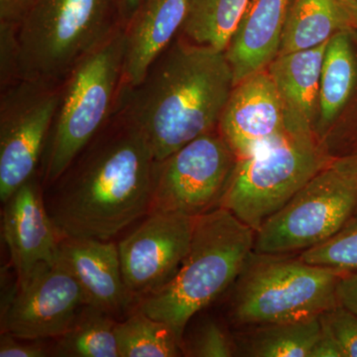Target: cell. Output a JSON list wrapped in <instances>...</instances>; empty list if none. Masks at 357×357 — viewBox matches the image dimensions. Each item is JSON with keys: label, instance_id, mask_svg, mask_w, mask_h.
I'll return each instance as SVG.
<instances>
[{"label": "cell", "instance_id": "1", "mask_svg": "<svg viewBox=\"0 0 357 357\" xmlns=\"http://www.w3.org/2000/svg\"><path fill=\"white\" fill-rule=\"evenodd\" d=\"M157 161L142 134L114 112L44 190L59 236L110 241L151 211Z\"/></svg>", "mask_w": 357, "mask_h": 357}, {"label": "cell", "instance_id": "33", "mask_svg": "<svg viewBox=\"0 0 357 357\" xmlns=\"http://www.w3.org/2000/svg\"><path fill=\"white\" fill-rule=\"evenodd\" d=\"M331 165L357 185V152L333 158Z\"/></svg>", "mask_w": 357, "mask_h": 357}, {"label": "cell", "instance_id": "5", "mask_svg": "<svg viewBox=\"0 0 357 357\" xmlns=\"http://www.w3.org/2000/svg\"><path fill=\"white\" fill-rule=\"evenodd\" d=\"M342 273L290 255L253 251L232 287L227 318L237 328L319 317L338 305Z\"/></svg>", "mask_w": 357, "mask_h": 357}, {"label": "cell", "instance_id": "20", "mask_svg": "<svg viewBox=\"0 0 357 357\" xmlns=\"http://www.w3.org/2000/svg\"><path fill=\"white\" fill-rule=\"evenodd\" d=\"M321 333L319 317L244 326L234 333L237 356L310 357Z\"/></svg>", "mask_w": 357, "mask_h": 357}, {"label": "cell", "instance_id": "6", "mask_svg": "<svg viewBox=\"0 0 357 357\" xmlns=\"http://www.w3.org/2000/svg\"><path fill=\"white\" fill-rule=\"evenodd\" d=\"M121 29L117 0H35L17 26L20 79L62 81Z\"/></svg>", "mask_w": 357, "mask_h": 357}, {"label": "cell", "instance_id": "21", "mask_svg": "<svg viewBox=\"0 0 357 357\" xmlns=\"http://www.w3.org/2000/svg\"><path fill=\"white\" fill-rule=\"evenodd\" d=\"M357 64L349 31L333 35L326 45L319 84V126L328 128L337 119L356 86Z\"/></svg>", "mask_w": 357, "mask_h": 357}, {"label": "cell", "instance_id": "29", "mask_svg": "<svg viewBox=\"0 0 357 357\" xmlns=\"http://www.w3.org/2000/svg\"><path fill=\"white\" fill-rule=\"evenodd\" d=\"M44 340H24L10 333H1L0 357H46L52 351L44 344Z\"/></svg>", "mask_w": 357, "mask_h": 357}, {"label": "cell", "instance_id": "35", "mask_svg": "<svg viewBox=\"0 0 357 357\" xmlns=\"http://www.w3.org/2000/svg\"><path fill=\"white\" fill-rule=\"evenodd\" d=\"M342 1L344 2L347 10L351 14L354 23L357 26V0H342Z\"/></svg>", "mask_w": 357, "mask_h": 357}, {"label": "cell", "instance_id": "14", "mask_svg": "<svg viewBox=\"0 0 357 357\" xmlns=\"http://www.w3.org/2000/svg\"><path fill=\"white\" fill-rule=\"evenodd\" d=\"M3 204L2 234L21 284L39 264L57 261L61 237L47 211L39 174Z\"/></svg>", "mask_w": 357, "mask_h": 357}, {"label": "cell", "instance_id": "3", "mask_svg": "<svg viewBox=\"0 0 357 357\" xmlns=\"http://www.w3.org/2000/svg\"><path fill=\"white\" fill-rule=\"evenodd\" d=\"M255 236L222 206L195 218L191 246L177 274L133 309L168 324L182 349L185 326L234 285L255 251Z\"/></svg>", "mask_w": 357, "mask_h": 357}, {"label": "cell", "instance_id": "9", "mask_svg": "<svg viewBox=\"0 0 357 357\" xmlns=\"http://www.w3.org/2000/svg\"><path fill=\"white\" fill-rule=\"evenodd\" d=\"M62 81L20 79L0 89V199L38 174Z\"/></svg>", "mask_w": 357, "mask_h": 357}, {"label": "cell", "instance_id": "34", "mask_svg": "<svg viewBox=\"0 0 357 357\" xmlns=\"http://www.w3.org/2000/svg\"><path fill=\"white\" fill-rule=\"evenodd\" d=\"M117 1H119V11H121L122 24L124 28L132 18L142 0H117Z\"/></svg>", "mask_w": 357, "mask_h": 357}, {"label": "cell", "instance_id": "16", "mask_svg": "<svg viewBox=\"0 0 357 357\" xmlns=\"http://www.w3.org/2000/svg\"><path fill=\"white\" fill-rule=\"evenodd\" d=\"M189 0H142L123 28L122 86L139 83L150 65L178 36Z\"/></svg>", "mask_w": 357, "mask_h": 357}, {"label": "cell", "instance_id": "22", "mask_svg": "<svg viewBox=\"0 0 357 357\" xmlns=\"http://www.w3.org/2000/svg\"><path fill=\"white\" fill-rule=\"evenodd\" d=\"M248 3V0H189L178 35L191 43L225 52Z\"/></svg>", "mask_w": 357, "mask_h": 357}, {"label": "cell", "instance_id": "15", "mask_svg": "<svg viewBox=\"0 0 357 357\" xmlns=\"http://www.w3.org/2000/svg\"><path fill=\"white\" fill-rule=\"evenodd\" d=\"M59 257L79 282L89 305L114 317L135 307L124 284L117 244L64 237L59 245Z\"/></svg>", "mask_w": 357, "mask_h": 357}, {"label": "cell", "instance_id": "10", "mask_svg": "<svg viewBox=\"0 0 357 357\" xmlns=\"http://www.w3.org/2000/svg\"><path fill=\"white\" fill-rule=\"evenodd\" d=\"M236 163L218 128L190 141L157 163L151 211L197 218L220 208Z\"/></svg>", "mask_w": 357, "mask_h": 357}, {"label": "cell", "instance_id": "31", "mask_svg": "<svg viewBox=\"0 0 357 357\" xmlns=\"http://www.w3.org/2000/svg\"><path fill=\"white\" fill-rule=\"evenodd\" d=\"M338 305L357 314V270L340 277L337 288Z\"/></svg>", "mask_w": 357, "mask_h": 357}, {"label": "cell", "instance_id": "4", "mask_svg": "<svg viewBox=\"0 0 357 357\" xmlns=\"http://www.w3.org/2000/svg\"><path fill=\"white\" fill-rule=\"evenodd\" d=\"M124 33L119 30L68 73L45 144L39 177L48 189L114 114L123 83Z\"/></svg>", "mask_w": 357, "mask_h": 357}, {"label": "cell", "instance_id": "28", "mask_svg": "<svg viewBox=\"0 0 357 357\" xmlns=\"http://www.w3.org/2000/svg\"><path fill=\"white\" fill-rule=\"evenodd\" d=\"M20 79L17 26L0 23V89Z\"/></svg>", "mask_w": 357, "mask_h": 357}, {"label": "cell", "instance_id": "8", "mask_svg": "<svg viewBox=\"0 0 357 357\" xmlns=\"http://www.w3.org/2000/svg\"><path fill=\"white\" fill-rule=\"evenodd\" d=\"M357 210V185L326 167L256 230L255 252L292 255L325 243Z\"/></svg>", "mask_w": 357, "mask_h": 357}, {"label": "cell", "instance_id": "24", "mask_svg": "<svg viewBox=\"0 0 357 357\" xmlns=\"http://www.w3.org/2000/svg\"><path fill=\"white\" fill-rule=\"evenodd\" d=\"M114 330L119 357L183 356L173 328L140 310L133 309L128 319L117 321Z\"/></svg>", "mask_w": 357, "mask_h": 357}, {"label": "cell", "instance_id": "25", "mask_svg": "<svg viewBox=\"0 0 357 357\" xmlns=\"http://www.w3.org/2000/svg\"><path fill=\"white\" fill-rule=\"evenodd\" d=\"M198 312L185 326L182 338L183 356L189 357L237 356L234 333L220 319Z\"/></svg>", "mask_w": 357, "mask_h": 357}, {"label": "cell", "instance_id": "2", "mask_svg": "<svg viewBox=\"0 0 357 357\" xmlns=\"http://www.w3.org/2000/svg\"><path fill=\"white\" fill-rule=\"evenodd\" d=\"M234 88L225 52L178 34L139 83L121 86L114 112L142 134L155 159L162 161L218 129Z\"/></svg>", "mask_w": 357, "mask_h": 357}, {"label": "cell", "instance_id": "12", "mask_svg": "<svg viewBox=\"0 0 357 357\" xmlns=\"http://www.w3.org/2000/svg\"><path fill=\"white\" fill-rule=\"evenodd\" d=\"M86 294L59 259L42 263L23 283L1 319V333L24 340H48L64 335L83 307Z\"/></svg>", "mask_w": 357, "mask_h": 357}, {"label": "cell", "instance_id": "32", "mask_svg": "<svg viewBox=\"0 0 357 357\" xmlns=\"http://www.w3.org/2000/svg\"><path fill=\"white\" fill-rule=\"evenodd\" d=\"M310 357H344L338 345L330 335L321 332L312 347Z\"/></svg>", "mask_w": 357, "mask_h": 357}, {"label": "cell", "instance_id": "26", "mask_svg": "<svg viewBox=\"0 0 357 357\" xmlns=\"http://www.w3.org/2000/svg\"><path fill=\"white\" fill-rule=\"evenodd\" d=\"M310 264L335 268L342 273L357 270V210L335 236L301 252Z\"/></svg>", "mask_w": 357, "mask_h": 357}, {"label": "cell", "instance_id": "18", "mask_svg": "<svg viewBox=\"0 0 357 357\" xmlns=\"http://www.w3.org/2000/svg\"><path fill=\"white\" fill-rule=\"evenodd\" d=\"M326 43L278 55L267 67L291 119L298 128L314 131L319 114V84Z\"/></svg>", "mask_w": 357, "mask_h": 357}, {"label": "cell", "instance_id": "19", "mask_svg": "<svg viewBox=\"0 0 357 357\" xmlns=\"http://www.w3.org/2000/svg\"><path fill=\"white\" fill-rule=\"evenodd\" d=\"M354 27V18L342 0H291L278 55L314 48Z\"/></svg>", "mask_w": 357, "mask_h": 357}, {"label": "cell", "instance_id": "30", "mask_svg": "<svg viewBox=\"0 0 357 357\" xmlns=\"http://www.w3.org/2000/svg\"><path fill=\"white\" fill-rule=\"evenodd\" d=\"M35 0H0V23L18 26Z\"/></svg>", "mask_w": 357, "mask_h": 357}, {"label": "cell", "instance_id": "11", "mask_svg": "<svg viewBox=\"0 0 357 357\" xmlns=\"http://www.w3.org/2000/svg\"><path fill=\"white\" fill-rule=\"evenodd\" d=\"M194 222L177 211H150L117 244L124 284L135 305L177 274L191 246Z\"/></svg>", "mask_w": 357, "mask_h": 357}, {"label": "cell", "instance_id": "23", "mask_svg": "<svg viewBox=\"0 0 357 357\" xmlns=\"http://www.w3.org/2000/svg\"><path fill=\"white\" fill-rule=\"evenodd\" d=\"M116 323L109 312L86 305L69 330L56 338L52 356L119 357L114 330Z\"/></svg>", "mask_w": 357, "mask_h": 357}, {"label": "cell", "instance_id": "7", "mask_svg": "<svg viewBox=\"0 0 357 357\" xmlns=\"http://www.w3.org/2000/svg\"><path fill=\"white\" fill-rule=\"evenodd\" d=\"M332 160L314 132L292 134L237 160L220 206L256 231Z\"/></svg>", "mask_w": 357, "mask_h": 357}, {"label": "cell", "instance_id": "27", "mask_svg": "<svg viewBox=\"0 0 357 357\" xmlns=\"http://www.w3.org/2000/svg\"><path fill=\"white\" fill-rule=\"evenodd\" d=\"M321 332L330 335L344 357H357V314L342 305L319 316Z\"/></svg>", "mask_w": 357, "mask_h": 357}, {"label": "cell", "instance_id": "17", "mask_svg": "<svg viewBox=\"0 0 357 357\" xmlns=\"http://www.w3.org/2000/svg\"><path fill=\"white\" fill-rule=\"evenodd\" d=\"M291 0H248L243 18L225 51L234 86L266 70L280 50L282 31Z\"/></svg>", "mask_w": 357, "mask_h": 357}, {"label": "cell", "instance_id": "13", "mask_svg": "<svg viewBox=\"0 0 357 357\" xmlns=\"http://www.w3.org/2000/svg\"><path fill=\"white\" fill-rule=\"evenodd\" d=\"M218 128L237 160L257 153L292 134L314 132L294 123L267 70L234 86Z\"/></svg>", "mask_w": 357, "mask_h": 357}]
</instances>
